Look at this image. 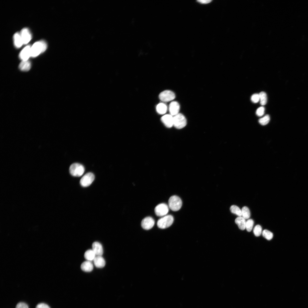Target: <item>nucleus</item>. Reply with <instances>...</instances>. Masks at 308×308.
Returning a JSON list of instances; mask_svg holds the SVG:
<instances>
[{
	"mask_svg": "<svg viewBox=\"0 0 308 308\" xmlns=\"http://www.w3.org/2000/svg\"><path fill=\"white\" fill-rule=\"evenodd\" d=\"M47 44L44 40L35 43L31 47V56L35 57L40 54L46 50Z\"/></svg>",
	"mask_w": 308,
	"mask_h": 308,
	"instance_id": "obj_1",
	"label": "nucleus"
},
{
	"mask_svg": "<svg viewBox=\"0 0 308 308\" xmlns=\"http://www.w3.org/2000/svg\"><path fill=\"white\" fill-rule=\"evenodd\" d=\"M182 204L181 200L177 196H172L169 199L168 206L173 211H176L179 210L181 208Z\"/></svg>",
	"mask_w": 308,
	"mask_h": 308,
	"instance_id": "obj_2",
	"label": "nucleus"
},
{
	"mask_svg": "<svg viewBox=\"0 0 308 308\" xmlns=\"http://www.w3.org/2000/svg\"><path fill=\"white\" fill-rule=\"evenodd\" d=\"M174 221V218L171 215L165 216L159 219L157 222V226L161 229H165L170 226Z\"/></svg>",
	"mask_w": 308,
	"mask_h": 308,
	"instance_id": "obj_3",
	"label": "nucleus"
},
{
	"mask_svg": "<svg viewBox=\"0 0 308 308\" xmlns=\"http://www.w3.org/2000/svg\"><path fill=\"white\" fill-rule=\"evenodd\" d=\"M85 171L84 166L82 164L78 163L72 164L70 166L69 169V172L72 176L78 177L82 176Z\"/></svg>",
	"mask_w": 308,
	"mask_h": 308,
	"instance_id": "obj_4",
	"label": "nucleus"
},
{
	"mask_svg": "<svg viewBox=\"0 0 308 308\" xmlns=\"http://www.w3.org/2000/svg\"><path fill=\"white\" fill-rule=\"evenodd\" d=\"M173 126L176 128L181 129L184 127L187 123L185 116L182 114L179 113L173 117Z\"/></svg>",
	"mask_w": 308,
	"mask_h": 308,
	"instance_id": "obj_5",
	"label": "nucleus"
},
{
	"mask_svg": "<svg viewBox=\"0 0 308 308\" xmlns=\"http://www.w3.org/2000/svg\"><path fill=\"white\" fill-rule=\"evenodd\" d=\"M94 174L89 172L85 174L81 179L80 184L83 187H86L90 186L94 179Z\"/></svg>",
	"mask_w": 308,
	"mask_h": 308,
	"instance_id": "obj_6",
	"label": "nucleus"
},
{
	"mask_svg": "<svg viewBox=\"0 0 308 308\" xmlns=\"http://www.w3.org/2000/svg\"><path fill=\"white\" fill-rule=\"evenodd\" d=\"M169 206L164 203L160 204L155 208V212L158 216L162 217L166 215L169 212Z\"/></svg>",
	"mask_w": 308,
	"mask_h": 308,
	"instance_id": "obj_7",
	"label": "nucleus"
},
{
	"mask_svg": "<svg viewBox=\"0 0 308 308\" xmlns=\"http://www.w3.org/2000/svg\"><path fill=\"white\" fill-rule=\"evenodd\" d=\"M175 93L170 90H166L161 92L159 95V99L163 102H168L175 99Z\"/></svg>",
	"mask_w": 308,
	"mask_h": 308,
	"instance_id": "obj_8",
	"label": "nucleus"
},
{
	"mask_svg": "<svg viewBox=\"0 0 308 308\" xmlns=\"http://www.w3.org/2000/svg\"><path fill=\"white\" fill-rule=\"evenodd\" d=\"M155 224V221L151 217L148 216L143 219L141 222L142 228L145 230L151 229Z\"/></svg>",
	"mask_w": 308,
	"mask_h": 308,
	"instance_id": "obj_9",
	"label": "nucleus"
},
{
	"mask_svg": "<svg viewBox=\"0 0 308 308\" xmlns=\"http://www.w3.org/2000/svg\"><path fill=\"white\" fill-rule=\"evenodd\" d=\"M23 44H26L31 39V35L29 30L27 28H24L21 31L20 33Z\"/></svg>",
	"mask_w": 308,
	"mask_h": 308,
	"instance_id": "obj_10",
	"label": "nucleus"
},
{
	"mask_svg": "<svg viewBox=\"0 0 308 308\" xmlns=\"http://www.w3.org/2000/svg\"><path fill=\"white\" fill-rule=\"evenodd\" d=\"M31 47L29 45L25 46L20 52L19 57L22 61L27 60L31 56Z\"/></svg>",
	"mask_w": 308,
	"mask_h": 308,
	"instance_id": "obj_11",
	"label": "nucleus"
},
{
	"mask_svg": "<svg viewBox=\"0 0 308 308\" xmlns=\"http://www.w3.org/2000/svg\"><path fill=\"white\" fill-rule=\"evenodd\" d=\"M161 120L165 125L168 128H171L173 125V116L171 114H165L161 118Z\"/></svg>",
	"mask_w": 308,
	"mask_h": 308,
	"instance_id": "obj_12",
	"label": "nucleus"
},
{
	"mask_svg": "<svg viewBox=\"0 0 308 308\" xmlns=\"http://www.w3.org/2000/svg\"><path fill=\"white\" fill-rule=\"evenodd\" d=\"M180 105L176 101H173L170 104L169 110L171 115L175 116L179 114L180 110Z\"/></svg>",
	"mask_w": 308,
	"mask_h": 308,
	"instance_id": "obj_13",
	"label": "nucleus"
},
{
	"mask_svg": "<svg viewBox=\"0 0 308 308\" xmlns=\"http://www.w3.org/2000/svg\"><path fill=\"white\" fill-rule=\"evenodd\" d=\"M92 250L96 256H102L103 253V249L102 244L99 242H94L92 245Z\"/></svg>",
	"mask_w": 308,
	"mask_h": 308,
	"instance_id": "obj_14",
	"label": "nucleus"
},
{
	"mask_svg": "<svg viewBox=\"0 0 308 308\" xmlns=\"http://www.w3.org/2000/svg\"><path fill=\"white\" fill-rule=\"evenodd\" d=\"M95 266L97 268H101L105 265L106 262L104 258L100 256H96L93 260Z\"/></svg>",
	"mask_w": 308,
	"mask_h": 308,
	"instance_id": "obj_15",
	"label": "nucleus"
},
{
	"mask_svg": "<svg viewBox=\"0 0 308 308\" xmlns=\"http://www.w3.org/2000/svg\"><path fill=\"white\" fill-rule=\"evenodd\" d=\"M81 268L83 271L89 272L93 269V265L91 261H86L83 262L81 265Z\"/></svg>",
	"mask_w": 308,
	"mask_h": 308,
	"instance_id": "obj_16",
	"label": "nucleus"
},
{
	"mask_svg": "<svg viewBox=\"0 0 308 308\" xmlns=\"http://www.w3.org/2000/svg\"><path fill=\"white\" fill-rule=\"evenodd\" d=\"M13 39L14 45L17 48H20L23 44L20 34L19 33L14 34Z\"/></svg>",
	"mask_w": 308,
	"mask_h": 308,
	"instance_id": "obj_17",
	"label": "nucleus"
},
{
	"mask_svg": "<svg viewBox=\"0 0 308 308\" xmlns=\"http://www.w3.org/2000/svg\"><path fill=\"white\" fill-rule=\"evenodd\" d=\"M235 223L238 225L239 228L242 230L245 229L246 221L242 217L239 216L235 220Z\"/></svg>",
	"mask_w": 308,
	"mask_h": 308,
	"instance_id": "obj_18",
	"label": "nucleus"
},
{
	"mask_svg": "<svg viewBox=\"0 0 308 308\" xmlns=\"http://www.w3.org/2000/svg\"><path fill=\"white\" fill-rule=\"evenodd\" d=\"M31 63L28 60L22 61L19 64V68L21 70L23 71H28L30 69Z\"/></svg>",
	"mask_w": 308,
	"mask_h": 308,
	"instance_id": "obj_19",
	"label": "nucleus"
},
{
	"mask_svg": "<svg viewBox=\"0 0 308 308\" xmlns=\"http://www.w3.org/2000/svg\"><path fill=\"white\" fill-rule=\"evenodd\" d=\"M156 110L158 114H163L166 113L167 110V107L164 103H160L157 106Z\"/></svg>",
	"mask_w": 308,
	"mask_h": 308,
	"instance_id": "obj_20",
	"label": "nucleus"
},
{
	"mask_svg": "<svg viewBox=\"0 0 308 308\" xmlns=\"http://www.w3.org/2000/svg\"><path fill=\"white\" fill-rule=\"evenodd\" d=\"M96 255L92 250H87L84 253V257L87 260L90 261L93 260Z\"/></svg>",
	"mask_w": 308,
	"mask_h": 308,
	"instance_id": "obj_21",
	"label": "nucleus"
},
{
	"mask_svg": "<svg viewBox=\"0 0 308 308\" xmlns=\"http://www.w3.org/2000/svg\"><path fill=\"white\" fill-rule=\"evenodd\" d=\"M242 217L245 219H249L250 216V213L248 208L246 206L243 207L241 210Z\"/></svg>",
	"mask_w": 308,
	"mask_h": 308,
	"instance_id": "obj_22",
	"label": "nucleus"
},
{
	"mask_svg": "<svg viewBox=\"0 0 308 308\" xmlns=\"http://www.w3.org/2000/svg\"><path fill=\"white\" fill-rule=\"evenodd\" d=\"M230 210L232 213L236 214L239 216H242L241 210L238 206L232 205L230 206Z\"/></svg>",
	"mask_w": 308,
	"mask_h": 308,
	"instance_id": "obj_23",
	"label": "nucleus"
},
{
	"mask_svg": "<svg viewBox=\"0 0 308 308\" xmlns=\"http://www.w3.org/2000/svg\"><path fill=\"white\" fill-rule=\"evenodd\" d=\"M260 104L261 105H264L267 102V97L266 93L264 92H261L259 94Z\"/></svg>",
	"mask_w": 308,
	"mask_h": 308,
	"instance_id": "obj_24",
	"label": "nucleus"
},
{
	"mask_svg": "<svg viewBox=\"0 0 308 308\" xmlns=\"http://www.w3.org/2000/svg\"><path fill=\"white\" fill-rule=\"evenodd\" d=\"M262 233L263 236L268 240H270L273 237V233L268 230H264Z\"/></svg>",
	"mask_w": 308,
	"mask_h": 308,
	"instance_id": "obj_25",
	"label": "nucleus"
},
{
	"mask_svg": "<svg viewBox=\"0 0 308 308\" xmlns=\"http://www.w3.org/2000/svg\"><path fill=\"white\" fill-rule=\"evenodd\" d=\"M254 224L253 220L251 219L248 220L246 223L245 228L248 232H250L252 230Z\"/></svg>",
	"mask_w": 308,
	"mask_h": 308,
	"instance_id": "obj_26",
	"label": "nucleus"
},
{
	"mask_svg": "<svg viewBox=\"0 0 308 308\" xmlns=\"http://www.w3.org/2000/svg\"><path fill=\"white\" fill-rule=\"evenodd\" d=\"M270 120V117L268 115H266L259 120V122L261 125H264L267 124Z\"/></svg>",
	"mask_w": 308,
	"mask_h": 308,
	"instance_id": "obj_27",
	"label": "nucleus"
},
{
	"mask_svg": "<svg viewBox=\"0 0 308 308\" xmlns=\"http://www.w3.org/2000/svg\"><path fill=\"white\" fill-rule=\"evenodd\" d=\"M253 232L256 236H260L262 233V229L261 226L259 225L256 226L253 229Z\"/></svg>",
	"mask_w": 308,
	"mask_h": 308,
	"instance_id": "obj_28",
	"label": "nucleus"
},
{
	"mask_svg": "<svg viewBox=\"0 0 308 308\" xmlns=\"http://www.w3.org/2000/svg\"><path fill=\"white\" fill-rule=\"evenodd\" d=\"M264 111L265 108L264 107H260L257 110L256 112V114L258 116H261L264 114Z\"/></svg>",
	"mask_w": 308,
	"mask_h": 308,
	"instance_id": "obj_29",
	"label": "nucleus"
},
{
	"mask_svg": "<svg viewBox=\"0 0 308 308\" xmlns=\"http://www.w3.org/2000/svg\"><path fill=\"white\" fill-rule=\"evenodd\" d=\"M251 100L254 103H257L260 100L259 94H255L252 95Z\"/></svg>",
	"mask_w": 308,
	"mask_h": 308,
	"instance_id": "obj_30",
	"label": "nucleus"
},
{
	"mask_svg": "<svg viewBox=\"0 0 308 308\" xmlns=\"http://www.w3.org/2000/svg\"><path fill=\"white\" fill-rule=\"evenodd\" d=\"M15 308H29V306L26 303L21 302L17 305Z\"/></svg>",
	"mask_w": 308,
	"mask_h": 308,
	"instance_id": "obj_31",
	"label": "nucleus"
},
{
	"mask_svg": "<svg viewBox=\"0 0 308 308\" xmlns=\"http://www.w3.org/2000/svg\"><path fill=\"white\" fill-rule=\"evenodd\" d=\"M35 308H50L47 304L44 303H41L38 304Z\"/></svg>",
	"mask_w": 308,
	"mask_h": 308,
	"instance_id": "obj_32",
	"label": "nucleus"
},
{
	"mask_svg": "<svg viewBox=\"0 0 308 308\" xmlns=\"http://www.w3.org/2000/svg\"><path fill=\"white\" fill-rule=\"evenodd\" d=\"M197 1L201 3L205 4L211 2L212 1L211 0H198Z\"/></svg>",
	"mask_w": 308,
	"mask_h": 308,
	"instance_id": "obj_33",
	"label": "nucleus"
}]
</instances>
